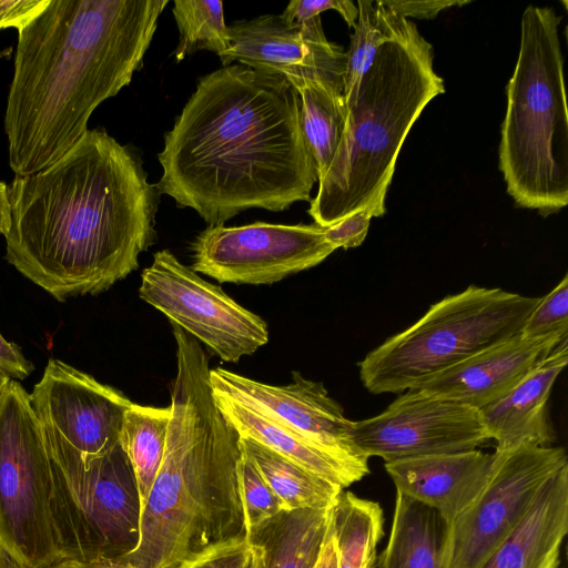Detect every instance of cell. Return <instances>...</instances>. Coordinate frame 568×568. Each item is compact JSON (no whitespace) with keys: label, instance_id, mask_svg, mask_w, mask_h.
I'll list each match as a JSON object with an SVG mask.
<instances>
[{"label":"cell","instance_id":"cell-24","mask_svg":"<svg viewBox=\"0 0 568 568\" xmlns=\"http://www.w3.org/2000/svg\"><path fill=\"white\" fill-rule=\"evenodd\" d=\"M296 91L301 101V130L320 181L332 163L346 126L344 87L317 77L305 80Z\"/></svg>","mask_w":568,"mask_h":568},{"label":"cell","instance_id":"cell-25","mask_svg":"<svg viewBox=\"0 0 568 568\" xmlns=\"http://www.w3.org/2000/svg\"><path fill=\"white\" fill-rule=\"evenodd\" d=\"M240 446L255 464L285 510L332 508L343 490L253 439L240 437Z\"/></svg>","mask_w":568,"mask_h":568},{"label":"cell","instance_id":"cell-20","mask_svg":"<svg viewBox=\"0 0 568 568\" xmlns=\"http://www.w3.org/2000/svg\"><path fill=\"white\" fill-rule=\"evenodd\" d=\"M568 532V464L539 490L516 529L480 568H558Z\"/></svg>","mask_w":568,"mask_h":568},{"label":"cell","instance_id":"cell-8","mask_svg":"<svg viewBox=\"0 0 568 568\" xmlns=\"http://www.w3.org/2000/svg\"><path fill=\"white\" fill-rule=\"evenodd\" d=\"M41 422V420H40ZM51 465L52 514L64 559H121L140 538L141 505L132 466L120 443L82 458L43 424Z\"/></svg>","mask_w":568,"mask_h":568},{"label":"cell","instance_id":"cell-27","mask_svg":"<svg viewBox=\"0 0 568 568\" xmlns=\"http://www.w3.org/2000/svg\"><path fill=\"white\" fill-rule=\"evenodd\" d=\"M171 409L132 403L125 412L119 443L132 466L141 510L161 467Z\"/></svg>","mask_w":568,"mask_h":568},{"label":"cell","instance_id":"cell-10","mask_svg":"<svg viewBox=\"0 0 568 568\" xmlns=\"http://www.w3.org/2000/svg\"><path fill=\"white\" fill-rule=\"evenodd\" d=\"M488 483L476 501L446 526L442 568H480L516 529L547 479L568 464L555 446L493 453Z\"/></svg>","mask_w":568,"mask_h":568},{"label":"cell","instance_id":"cell-5","mask_svg":"<svg viewBox=\"0 0 568 568\" xmlns=\"http://www.w3.org/2000/svg\"><path fill=\"white\" fill-rule=\"evenodd\" d=\"M444 92L432 44L404 18L344 95V134L308 209L315 224L327 227L371 201L385 202L408 132Z\"/></svg>","mask_w":568,"mask_h":568},{"label":"cell","instance_id":"cell-21","mask_svg":"<svg viewBox=\"0 0 568 568\" xmlns=\"http://www.w3.org/2000/svg\"><path fill=\"white\" fill-rule=\"evenodd\" d=\"M213 395L221 413L240 437L253 439L273 449L343 489L367 475L256 410L225 395L214 392Z\"/></svg>","mask_w":568,"mask_h":568},{"label":"cell","instance_id":"cell-12","mask_svg":"<svg viewBox=\"0 0 568 568\" xmlns=\"http://www.w3.org/2000/svg\"><path fill=\"white\" fill-rule=\"evenodd\" d=\"M334 251L315 223L216 225L192 243L191 268L220 283L273 284L318 265Z\"/></svg>","mask_w":568,"mask_h":568},{"label":"cell","instance_id":"cell-35","mask_svg":"<svg viewBox=\"0 0 568 568\" xmlns=\"http://www.w3.org/2000/svg\"><path fill=\"white\" fill-rule=\"evenodd\" d=\"M50 0H0V29H22L39 16Z\"/></svg>","mask_w":568,"mask_h":568},{"label":"cell","instance_id":"cell-15","mask_svg":"<svg viewBox=\"0 0 568 568\" xmlns=\"http://www.w3.org/2000/svg\"><path fill=\"white\" fill-rule=\"evenodd\" d=\"M30 399L41 423L55 429L82 458L102 455L119 444L132 402L59 359H50Z\"/></svg>","mask_w":568,"mask_h":568},{"label":"cell","instance_id":"cell-6","mask_svg":"<svg viewBox=\"0 0 568 568\" xmlns=\"http://www.w3.org/2000/svg\"><path fill=\"white\" fill-rule=\"evenodd\" d=\"M560 21L552 8L525 9L500 131L499 170L507 192L516 205L542 216L568 204V109Z\"/></svg>","mask_w":568,"mask_h":568},{"label":"cell","instance_id":"cell-26","mask_svg":"<svg viewBox=\"0 0 568 568\" xmlns=\"http://www.w3.org/2000/svg\"><path fill=\"white\" fill-rule=\"evenodd\" d=\"M383 526V509L377 501L343 489L331 510L337 568H373Z\"/></svg>","mask_w":568,"mask_h":568},{"label":"cell","instance_id":"cell-23","mask_svg":"<svg viewBox=\"0 0 568 568\" xmlns=\"http://www.w3.org/2000/svg\"><path fill=\"white\" fill-rule=\"evenodd\" d=\"M445 534L434 509L396 493L390 535L373 568H442Z\"/></svg>","mask_w":568,"mask_h":568},{"label":"cell","instance_id":"cell-22","mask_svg":"<svg viewBox=\"0 0 568 568\" xmlns=\"http://www.w3.org/2000/svg\"><path fill=\"white\" fill-rule=\"evenodd\" d=\"M331 510H283L247 532L254 568H315Z\"/></svg>","mask_w":568,"mask_h":568},{"label":"cell","instance_id":"cell-28","mask_svg":"<svg viewBox=\"0 0 568 568\" xmlns=\"http://www.w3.org/2000/svg\"><path fill=\"white\" fill-rule=\"evenodd\" d=\"M172 13L179 29V43L173 54L176 61L200 50L221 57L231 42L220 0H174Z\"/></svg>","mask_w":568,"mask_h":568},{"label":"cell","instance_id":"cell-33","mask_svg":"<svg viewBox=\"0 0 568 568\" xmlns=\"http://www.w3.org/2000/svg\"><path fill=\"white\" fill-rule=\"evenodd\" d=\"M385 213V202L374 200L366 206L352 212L335 224L324 227L326 240L333 247L351 248L359 246L366 239L371 219Z\"/></svg>","mask_w":568,"mask_h":568},{"label":"cell","instance_id":"cell-39","mask_svg":"<svg viewBox=\"0 0 568 568\" xmlns=\"http://www.w3.org/2000/svg\"><path fill=\"white\" fill-rule=\"evenodd\" d=\"M315 568H337V557L335 550L334 538L332 534L331 523L329 528L322 546Z\"/></svg>","mask_w":568,"mask_h":568},{"label":"cell","instance_id":"cell-19","mask_svg":"<svg viewBox=\"0 0 568 568\" xmlns=\"http://www.w3.org/2000/svg\"><path fill=\"white\" fill-rule=\"evenodd\" d=\"M567 363L568 337L504 397L480 409L489 439L496 442V453L521 446H550L555 435L547 403Z\"/></svg>","mask_w":568,"mask_h":568},{"label":"cell","instance_id":"cell-32","mask_svg":"<svg viewBox=\"0 0 568 568\" xmlns=\"http://www.w3.org/2000/svg\"><path fill=\"white\" fill-rule=\"evenodd\" d=\"M252 561V546L243 536L206 546L171 568H250Z\"/></svg>","mask_w":568,"mask_h":568},{"label":"cell","instance_id":"cell-14","mask_svg":"<svg viewBox=\"0 0 568 568\" xmlns=\"http://www.w3.org/2000/svg\"><path fill=\"white\" fill-rule=\"evenodd\" d=\"M292 383L270 385L222 367L210 369L212 390L287 427L337 459L368 474V459L354 448L352 420L320 382L293 372Z\"/></svg>","mask_w":568,"mask_h":568},{"label":"cell","instance_id":"cell-42","mask_svg":"<svg viewBox=\"0 0 568 568\" xmlns=\"http://www.w3.org/2000/svg\"><path fill=\"white\" fill-rule=\"evenodd\" d=\"M9 379H11V378L0 372V395H1L6 384L9 382Z\"/></svg>","mask_w":568,"mask_h":568},{"label":"cell","instance_id":"cell-29","mask_svg":"<svg viewBox=\"0 0 568 568\" xmlns=\"http://www.w3.org/2000/svg\"><path fill=\"white\" fill-rule=\"evenodd\" d=\"M356 6L358 17L346 52L344 95L369 68L378 48L395 34L404 19L386 7L382 0H358Z\"/></svg>","mask_w":568,"mask_h":568},{"label":"cell","instance_id":"cell-11","mask_svg":"<svg viewBox=\"0 0 568 568\" xmlns=\"http://www.w3.org/2000/svg\"><path fill=\"white\" fill-rule=\"evenodd\" d=\"M139 296L224 362L236 363L268 341L262 317L203 280L169 250L156 252L143 270Z\"/></svg>","mask_w":568,"mask_h":568},{"label":"cell","instance_id":"cell-31","mask_svg":"<svg viewBox=\"0 0 568 568\" xmlns=\"http://www.w3.org/2000/svg\"><path fill=\"white\" fill-rule=\"evenodd\" d=\"M524 338H541L551 335H568V275L540 298L525 322Z\"/></svg>","mask_w":568,"mask_h":568},{"label":"cell","instance_id":"cell-36","mask_svg":"<svg viewBox=\"0 0 568 568\" xmlns=\"http://www.w3.org/2000/svg\"><path fill=\"white\" fill-rule=\"evenodd\" d=\"M382 2L403 18L435 19L443 10L452 7H462L470 1L459 0H382Z\"/></svg>","mask_w":568,"mask_h":568},{"label":"cell","instance_id":"cell-13","mask_svg":"<svg viewBox=\"0 0 568 568\" xmlns=\"http://www.w3.org/2000/svg\"><path fill=\"white\" fill-rule=\"evenodd\" d=\"M357 453L386 462L476 449L489 440L479 409L422 389L399 395L381 414L352 420Z\"/></svg>","mask_w":568,"mask_h":568},{"label":"cell","instance_id":"cell-34","mask_svg":"<svg viewBox=\"0 0 568 568\" xmlns=\"http://www.w3.org/2000/svg\"><path fill=\"white\" fill-rule=\"evenodd\" d=\"M326 10L337 11L349 28L355 27L358 9L351 0H293L280 17L287 26L297 27Z\"/></svg>","mask_w":568,"mask_h":568},{"label":"cell","instance_id":"cell-4","mask_svg":"<svg viewBox=\"0 0 568 568\" xmlns=\"http://www.w3.org/2000/svg\"><path fill=\"white\" fill-rule=\"evenodd\" d=\"M178 373L163 460L140 518L133 568H171L187 556L246 536L236 466L240 435L215 403L200 343L172 324Z\"/></svg>","mask_w":568,"mask_h":568},{"label":"cell","instance_id":"cell-17","mask_svg":"<svg viewBox=\"0 0 568 568\" xmlns=\"http://www.w3.org/2000/svg\"><path fill=\"white\" fill-rule=\"evenodd\" d=\"M568 335L517 334L437 374L418 389L481 409L504 397Z\"/></svg>","mask_w":568,"mask_h":568},{"label":"cell","instance_id":"cell-43","mask_svg":"<svg viewBox=\"0 0 568 568\" xmlns=\"http://www.w3.org/2000/svg\"><path fill=\"white\" fill-rule=\"evenodd\" d=\"M250 568H254V567H253V561H252V565H251V567H250Z\"/></svg>","mask_w":568,"mask_h":568},{"label":"cell","instance_id":"cell-16","mask_svg":"<svg viewBox=\"0 0 568 568\" xmlns=\"http://www.w3.org/2000/svg\"><path fill=\"white\" fill-rule=\"evenodd\" d=\"M229 36L231 45L220 57L223 67L236 61L280 75L295 90L317 77L344 87L346 52L326 39L321 17L290 27L280 16H260L235 21Z\"/></svg>","mask_w":568,"mask_h":568},{"label":"cell","instance_id":"cell-38","mask_svg":"<svg viewBox=\"0 0 568 568\" xmlns=\"http://www.w3.org/2000/svg\"><path fill=\"white\" fill-rule=\"evenodd\" d=\"M45 568H133L129 564L116 559H62Z\"/></svg>","mask_w":568,"mask_h":568},{"label":"cell","instance_id":"cell-7","mask_svg":"<svg viewBox=\"0 0 568 568\" xmlns=\"http://www.w3.org/2000/svg\"><path fill=\"white\" fill-rule=\"evenodd\" d=\"M541 297L470 285L433 304L359 363L373 394L418 389L437 374L521 332Z\"/></svg>","mask_w":568,"mask_h":568},{"label":"cell","instance_id":"cell-18","mask_svg":"<svg viewBox=\"0 0 568 568\" xmlns=\"http://www.w3.org/2000/svg\"><path fill=\"white\" fill-rule=\"evenodd\" d=\"M493 454L479 449L434 454L385 463L396 493L434 509L450 525L484 491Z\"/></svg>","mask_w":568,"mask_h":568},{"label":"cell","instance_id":"cell-9","mask_svg":"<svg viewBox=\"0 0 568 568\" xmlns=\"http://www.w3.org/2000/svg\"><path fill=\"white\" fill-rule=\"evenodd\" d=\"M51 465L30 394L9 379L0 395V541L27 567L64 559L52 514Z\"/></svg>","mask_w":568,"mask_h":568},{"label":"cell","instance_id":"cell-41","mask_svg":"<svg viewBox=\"0 0 568 568\" xmlns=\"http://www.w3.org/2000/svg\"><path fill=\"white\" fill-rule=\"evenodd\" d=\"M0 568L27 567L0 541Z\"/></svg>","mask_w":568,"mask_h":568},{"label":"cell","instance_id":"cell-1","mask_svg":"<svg viewBox=\"0 0 568 568\" xmlns=\"http://www.w3.org/2000/svg\"><path fill=\"white\" fill-rule=\"evenodd\" d=\"M159 195L134 150L88 130L58 161L12 181L6 260L58 301L104 292L155 242Z\"/></svg>","mask_w":568,"mask_h":568},{"label":"cell","instance_id":"cell-30","mask_svg":"<svg viewBox=\"0 0 568 568\" xmlns=\"http://www.w3.org/2000/svg\"><path fill=\"white\" fill-rule=\"evenodd\" d=\"M236 477L247 536L250 530L285 509L255 464L244 452L237 462Z\"/></svg>","mask_w":568,"mask_h":568},{"label":"cell","instance_id":"cell-2","mask_svg":"<svg viewBox=\"0 0 568 568\" xmlns=\"http://www.w3.org/2000/svg\"><path fill=\"white\" fill-rule=\"evenodd\" d=\"M297 91L242 64L199 79L158 154L156 187L209 224L248 209L311 201L317 169L300 123Z\"/></svg>","mask_w":568,"mask_h":568},{"label":"cell","instance_id":"cell-3","mask_svg":"<svg viewBox=\"0 0 568 568\" xmlns=\"http://www.w3.org/2000/svg\"><path fill=\"white\" fill-rule=\"evenodd\" d=\"M169 0H50L18 30L4 113L9 164L36 173L87 133L93 111L128 85Z\"/></svg>","mask_w":568,"mask_h":568},{"label":"cell","instance_id":"cell-37","mask_svg":"<svg viewBox=\"0 0 568 568\" xmlns=\"http://www.w3.org/2000/svg\"><path fill=\"white\" fill-rule=\"evenodd\" d=\"M32 371V363L23 356L20 348L0 334V372L10 378L23 379Z\"/></svg>","mask_w":568,"mask_h":568},{"label":"cell","instance_id":"cell-40","mask_svg":"<svg viewBox=\"0 0 568 568\" xmlns=\"http://www.w3.org/2000/svg\"><path fill=\"white\" fill-rule=\"evenodd\" d=\"M11 204L9 199V189L6 183L0 182V234L4 237L11 229Z\"/></svg>","mask_w":568,"mask_h":568}]
</instances>
